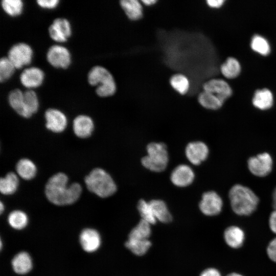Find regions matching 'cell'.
Instances as JSON below:
<instances>
[{
    "mask_svg": "<svg viewBox=\"0 0 276 276\" xmlns=\"http://www.w3.org/2000/svg\"><path fill=\"white\" fill-rule=\"evenodd\" d=\"M68 178L64 173L52 176L45 187V194L51 203L57 205L71 204L76 202L82 193V187L77 182L68 186Z\"/></svg>",
    "mask_w": 276,
    "mask_h": 276,
    "instance_id": "1",
    "label": "cell"
},
{
    "mask_svg": "<svg viewBox=\"0 0 276 276\" xmlns=\"http://www.w3.org/2000/svg\"><path fill=\"white\" fill-rule=\"evenodd\" d=\"M231 205L239 215H249L256 209L259 199L250 189L240 185L234 186L229 192Z\"/></svg>",
    "mask_w": 276,
    "mask_h": 276,
    "instance_id": "2",
    "label": "cell"
},
{
    "mask_svg": "<svg viewBox=\"0 0 276 276\" xmlns=\"http://www.w3.org/2000/svg\"><path fill=\"white\" fill-rule=\"evenodd\" d=\"M87 189L101 198L113 195L117 185L111 175L104 169L96 168L92 170L84 179Z\"/></svg>",
    "mask_w": 276,
    "mask_h": 276,
    "instance_id": "3",
    "label": "cell"
},
{
    "mask_svg": "<svg viewBox=\"0 0 276 276\" xmlns=\"http://www.w3.org/2000/svg\"><path fill=\"white\" fill-rule=\"evenodd\" d=\"M87 81L90 85L97 86L96 93L100 97H111L117 91V83L113 76L103 66L91 67L87 74Z\"/></svg>",
    "mask_w": 276,
    "mask_h": 276,
    "instance_id": "4",
    "label": "cell"
},
{
    "mask_svg": "<svg viewBox=\"0 0 276 276\" xmlns=\"http://www.w3.org/2000/svg\"><path fill=\"white\" fill-rule=\"evenodd\" d=\"M147 154L141 159V164L147 169L155 172H161L167 167L169 155L166 144L152 142L146 148Z\"/></svg>",
    "mask_w": 276,
    "mask_h": 276,
    "instance_id": "5",
    "label": "cell"
},
{
    "mask_svg": "<svg viewBox=\"0 0 276 276\" xmlns=\"http://www.w3.org/2000/svg\"><path fill=\"white\" fill-rule=\"evenodd\" d=\"M32 57V49L25 42H18L13 44L9 49L7 54V57L17 69L29 64Z\"/></svg>",
    "mask_w": 276,
    "mask_h": 276,
    "instance_id": "6",
    "label": "cell"
},
{
    "mask_svg": "<svg viewBox=\"0 0 276 276\" xmlns=\"http://www.w3.org/2000/svg\"><path fill=\"white\" fill-rule=\"evenodd\" d=\"M46 58L49 64L56 68H66L71 62L70 51L64 46L59 44H54L49 47Z\"/></svg>",
    "mask_w": 276,
    "mask_h": 276,
    "instance_id": "7",
    "label": "cell"
},
{
    "mask_svg": "<svg viewBox=\"0 0 276 276\" xmlns=\"http://www.w3.org/2000/svg\"><path fill=\"white\" fill-rule=\"evenodd\" d=\"M222 205L221 197L213 191L204 193L199 203V208L201 213L208 216H215L219 214Z\"/></svg>",
    "mask_w": 276,
    "mask_h": 276,
    "instance_id": "8",
    "label": "cell"
},
{
    "mask_svg": "<svg viewBox=\"0 0 276 276\" xmlns=\"http://www.w3.org/2000/svg\"><path fill=\"white\" fill-rule=\"evenodd\" d=\"M272 160L267 153H263L250 157L248 160V167L255 175L260 177L267 175L271 171Z\"/></svg>",
    "mask_w": 276,
    "mask_h": 276,
    "instance_id": "9",
    "label": "cell"
},
{
    "mask_svg": "<svg viewBox=\"0 0 276 276\" xmlns=\"http://www.w3.org/2000/svg\"><path fill=\"white\" fill-rule=\"evenodd\" d=\"M49 34L52 40L58 42L66 41L72 34L69 21L62 17L54 19L48 28Z\"/></svg>",
    "mask_w": 276,
    "mask_h": 276,
    "instance_id": "10",
    "label": "cell"
},
{
    "mask_svg": "<svg viewBox=\"0 0 276 276\" xmlns=\"http://www.w3.org/2000/svg\"><path fill=\"white\" fill-rule=\"evenodd\" d=\"M209 150L207 145L201 141L189 143L185 148V155L192 165L197 166L208 157Z\"/></svg>",
    "mask_w": 276,
    "mask_h": 276,
    "instance_id": "11",
    "label": "cell"
},
{
    "mask_svg": "<svg viewBox=\"0 0 276 276\" xmlns=\"http://www.w3.org/2000/svg\"><path fill=\"white\" fill-rule=\"evenodd\" d=\"M195 173L192 168L186 164L176 166L172 171L170 180L175 186L179 188L187 187L192 183Z\"/></svg>",
    "mask_w": 276,
    "mask_h": 276,
    "instance_id": "12",
    "label": "cell"
},
{
    "mask_svg": "<svg viewBox=\"0 0 276 276\" xmlns=\"http://www.w3.org/2000/svg\"><path fill=\"white\" fill-rule=\"evenodd\" d=\"M45 126L49 130L55 133H60L66 127L67 121L65 115L55 108H49L44 113Z\"/></svg>",
    "mask_w": 276,
    "mask_h": 276,
    "instance_id": "13",
    "label": "cell"
},
{
    "mask_svg": "<svg viewBox=\"0 0 276 276\" xmlns=\"http://www.w3.org/2000/svg\"><path fill=\"white\" fill-rule=\"evenodd\" d=\"M203 90L217 96L223 103L232 95V89L229 85L220 79H211L204 82Z\"/></svg>",
    "mask_w": 276,
    "mask_h": 276,
    "instance_id": "14",
    "label": "cell"
},
{
    "mask_svg": "<svg viewBox=\"0 0 276 276\" xmlns=\"http://www.w3.org/2000/svg\"><path fill=\"white\" fill-rule=\"evenodd\" d=\"M44 74L41 69L31 66L24 69L19 75L20 83L28 89L36 88L43 82Z\"/></svg>",
    "mask_w": 276,
    "mask_h": 276,
    "instance_id": "15",
    "label": "cell"
},
{
    "mask_svg": "<svg viewBox=\"0 0 276 276\" xmlns=\"http://www.w3.org/2000/svg\"><path fill=\"white\" fill-rule=\"evenodd\" d=\"M38 107L36 93L33 89H27L24 91L21 107L17 114L22 117L29 118L37 112Z\"/></svg>",
    "mask_w": 276,
    "mask_h": 276,
    "instance_id": "16",
    "label": "cell"
},
{
    "mask_svg": "<svg viewBox=\"0 0 276 276\" xmlns=\"http://www.w3.org/2000/svg\"><path fill=\"white\" fill-rule=\"evenodd\" d=\"M73 128L75 135L82 139L89 137L94 129L92 119L85 114L77 116L73 121Z\"/></svg>",
    "mask_w": 276,
    "mask_h": 276,
    "instance_id": "17",
    "label": "cell"
},
{
    "mask_svg": "<svg viewBox=\"0 0 276 276\" xmlns=\"http://www.w3.org/2000/svg\"><path fill=\"white\" fill-rule=\"evenodd\" d=\"M80 242L85 251L92 252L99 248L101 245V237L99 233L95 229L86 228L81 232Z\"/></svg>",
    "mask_w": 276,
    "mask_h": 276,
    "instance_id": "18",
    "label": "cell"
},
{
    "mask_svg": "<svg viewBox=\"0 0 276 276\" xmlns=\"http://www.w3.org/2000/svg\"><path fill=\"white\" fill-rule=\"evenodd\" d=\"M119 4L129 20L137 21L143 17L144 7L141 0H121Z\"/></svg>",
    "mask_w": 276,
    "mask_h": 276,
    "instance_id": "19",
    "label": "cell"
},
{
    "mask_svg": "<svg viewBox=\"0 0 276 276\" xmlns=\"http://www.w3.org/2000/svg\"><path fill=\"white\" fill-rule=\"evenodd\" d=\"M224 238L229 246L237 248L243 245L245 234L241 228L237 226H231L225 230Z\"/></svg>",
    "mask_w": 276,
    "mask_h": 276,
    "instance_id": "20",
    "label": "cell"
},
{
    "mask_svg": "<svg viewBox=\"0 0 276 276\" xmlns=\"http://www.w3.org/2000/svg\"><path fill=\"white\" fill-rule=\"evenodd\" d=\"M149 203L157 221L168 223L172 221V215L163 200L153 199L149 201Z\"/></svg>",
    "mask_w": 276,
    "mask_h": 276,
    "instance_id": "21",
    "label": "cell"
},
{
    "mask_svg": "<svg viewBox=\"0 0 276 276\" xmlns=\"http://www.w3.org/2000/svg\"><path fill=\"white\" fill-rule=\"evenodd\" d=\"M273 103V97L270 90L267 88L258 89L252 98L253 105L261 110L270 108Z\"/></svg>",
    "mask_w": 276,
    "mask_h": 276,
    "instance_id": "22",
    "label": "cell"
},
{
    "mask_svg": "<svg viewBox=\"0 0 276 276\" xmlns=\"http://www.w3.org/2000/svg\"><path fill=\"white\" fill-rule=\"evenodd\" d=\"M12 265L16 273L21 274H26L32 269V260L28 253L24 251L20 252L13 258Z\"/></svg>",
    "mask_w": 276,
    "mask_h": 276,
    "instance_id": "23",
    "label": "cell"
},
{
    "mask_svg": "<svg viewBox=\"0 0 276 276\" xmlns=\"http://www.w3.org/2000/svg\"><path fill=\"white\" fill-rule=\"evenodd\" d=\"M17 174L25 180L33 179L37 173L35 164L30 159L22 158L18 161L16 165Z\"/></svg>",
    "mask_w": 276,
    "mask_h": 276,
    "instance_id": "24",
    "label": "cell"
},
{
    "mask_svg": "<svg viewBox=\"0 0 276 276\" xmlns=\"http://www.w3.org/2000/svg\"><path fill=\"white\" fill-rule=\"evenodd\" d=\"M125 246L134 255L142 256L147 252L151 246V242L149 239L144 240L128 238L125 243Z\"/></svg>",
    "mask_w": 276,
    "mask_h": 276,
    "instance_id": "25",
    "label": "cell"
},
{
    "mask_svg": "<svg viewBox=\"0 0 276 276\" xmlns=\"http://www.w3.org/2000/svg\"><path fill=\"white\" fill-rule=\"evenodd\" d=\"M171 87L181 95H187L190 88V82L188 77L183 73H175L170 78Z\"/></svg>",
    "mask_w": 276,
    "mask_h": 276,
    "instance_id": "26",
    "label": "cell"
},
{
    "mask_svg": "<svg viewBox=\"0 0 276 276\" xmlns=\"http://www.w3.org/2000/svg\"><path fill=\"white\" fill-rule=\"evenodd\" d=\"M197 101L201 106L210 110H217L224 103L215 95L203 90L199 93Z\"/></svg>",
    "mask_w": 276,
    "mask_h": 276,
    "instance_id": "27",
    "label": "cell"
},
{
    "mask_svg": "<svg viewBox=\"0 0 276 276\" xmlns=\"http://www.w3.org/2000/svg\"><path fill=\"white\" fill-rule=\"evenodd\" d=\"M19 185L17 175L12 172L8 173L0 179V191L4 195H11L17 190Z\"/></svg>",
    "mask_w": 276,
    "mask_h": 276,
    "instance_id": "28",
    "label": "cell"
},
{
    "mask_svg": "<svg viewBox=\"0 0 276 276\" xmlns=\"http://www.w3.org/2000/svg\"><path fill=\"white\" fill-rule=\"evenodd\" d=\"M241 70L239 61L234 57H228L221 64L220 71L224 77L234 79L238 76Z\"/></svg>",
    "mask_w": 276,
    "mask_h": 276,
    "instance_id": "29",
    "label": "cell"
},
{
    "mask_svg": "<svg viewBox=\"0 0 276 276\" xmlns=\"http://www.w3.org/2000/svg\"><path fill=\"white\" fill-rule=\"evenodd\" d=\"M151 234V224L141 219L130 232L128 238L149 239Z\"/></svg>",
    "mask_w": 276,
    "mask_h": 276,
    "instance_id": "30",
    "label": "cell"
},
{
    "mask_svg": "<svg viewBox=\"0 0 276 276\" xmlns=\"http://www.w3.org/2000/svg\"><path fill=\"white\" fill-rule=\"evenodd\" d=\"M250 47L253 51L263 56H267L270 52L269 42L264 37L259 35H255L252 37Z\"/></svg>",
    "mask_w": 276,
    "mask_h": 276,
    "instance_id": "31",
    "label": "cell"
},
{
    "mask_svg": "<svg viewBox=\"0 0 276 276\" xmlns=\"http://www.w3.org/2000/svg\"><path fill=\"white\" fill-rule=\"evenodd\" d=\"M137 209L141 217V219L148 222L151 225L156 223L157 220L154 216L149 201L148 202L144 199L140 200L137 203Z\"/></svg>",
    "mask_w": 276,
    "mask_h": 276,
    "instance_id": "32",
    "label": "cell"
},
{
    "mask_svg": "<svg viewBox=\"0 0 276 276\" xmlns=\"http://www.w3.org/2000/svg\"><path fill=\"white\" fill-rule=\"evenodd\" d=\"M8 222L10 226L17 229L24 228L28 223V217L25 213L20 210L12 211L8 216Z\"/></svg>",
    "mask_w": 276,
    "mask_h": 276,
    "instance_id": "33",
    "label": "cell"
},
{
    "mask_svg": "<svg viewBox=\"0 0 276 276\" xmlns=\"http://www.w3.org/2000/svg\"><path fill=\"white\" fill-rule=\"evenodd\" d=\"M1 7L4 12L11 16H16L20 14L23 9L21 0H2Z\"/></svg>",
    "mask_w": 276,
    "mask_h": 276,
    "instance_id": "34",
    "label": "cell"
},
{
    "mask_svg": "<svg viewBox=\"0 0 276 276\" xmlns=\"http://www.w3.org/2000/svg\"><path fill=\"white\" fill-rule=\"evenodd\" d=\"M16 68L7 57L0 59V81L3 82L9 79L13 74Z\"/></svg>",
    "mask_w": 276,
    "mask_h": 276,
    "instance_id": "35",
    "label": "cell"
},
{
    "mask_svg": "<svg viewBox=\"0 0 276 276\" xmlns=\"http://www.w3.org/2000/svg\"><path fill=\"white\" fill-rule=\"evenodd\" d=\"M24 92L18 88L11 90L8 94V100L10 107L17 113L23 98Z\"/></svg>",
    "mask_w": 276,
    "mask_h": 276,
    "instance_id": "36",
    "label": "cell"
},
{
    "mask_svg": "<svg viewBox=\"0 0 276 276\" xmlns=\"http://www.w3.org/2000/svg\"><path fill=\"white\" fill-rule=\"evenodd\" d=\"M267 253L269 258L276 262V238L270 242L267 248Z\"/></svg>",
    "mask_w": 276,
    "mask_h": 276,
    "instance_id": "37",
    "label": "cell"
},
{
    "mask_svg": "<svg viewBox=\"0 0 276 276\" xmlns=\"http://www.w3.org/2000/svg\"><path fill=\"white\" fill-rule=\"evenodd\" d=\"M37 5L41 8L53 9L57 7L59 3V0H37Z\"/></svg>",
    "mask_w": 276,
    "mask_h": 276,
    "instance_id": "38",
    "label": "cell"
},
{
    "mask_svg": "<svg viewBox=\"0 0 276 276\" xmlns=\"http://www.w3.org/2000/svg\"><path fill=\"white\" fill-rule=\"evenodd\" d=\"M199 276H221V274L218 270L211 267L203 270Z\"/></svg>",
    "mask_w": 276,
    "mask_h": 276,
    "instance_id": "39",
    "label": "cell"
},
{
    "mask_svg": "<svg viewBox=\"0 0 276 276\" xmlns=\"http://www.w3.org/2000/svg\"><path fill=\"white\" fill-rule=\"evenodd\" d=\"M269 226L273 233L276 234V210L270 214L269 220Z\"/></svg>",
    "mask_w": 276,
    "mask_h": 276,
    "instance_id": "40",
    "label": "cell"
},
{
    "mask_svg": "<svg viewBox=\"0 0 276 276\" xmlns=\"http://www.w3.org/2000/svg\"><path fill=\"white\" fill-rule=\"evenodd\" d=\"M224 0H207L206 3L207 5L212 8H219L224 3Z\"/></svg>",
    "mask_w": 276,
    "mask_h": 276,
    "instance_id": "41",
    "label": "cell"
},
{
    "mask_svg": "<svg viewBox=\"0 0 276 276\" xmlns=\"http://www.w3.org/2000/svg\"><path fill=\"white\" fill-rule=\"evenodd\" d=\"M141 2L143 5L150 7L156 4L158 0H141Z\"/></svg>",
    "mask_w": 276,
    "mask_h": 276,
    "instance_id": "42",
    "label": "cell"
},
{
    "mask_svg": "<svg viewBox=\"0 0 276 276\" xmlns=\"http://www.w3.org/2000/svg\"><path fill=\"white\" fill-rule=\"evenodd\" d=\"M272 205L274 210H276V188L274 189L272 195Z\"/></svg>",
    "mask_w": 276,
    "mask_h": 276,
    "instance_id": "43",
    "label": "cell"
},
{
    "mask_svg": "<svg viewBox=\"0 0 276 276\" xmlns=\"http://www.w3.org/2000/svg\"><path fill=\"white\" fill-rule=\"evenodd\" d=\"M227 276H243V275L237 273H232L228 274Z\"/></svg>",
    "mask_w": 276,
    "mask_h": 276,
    "instance_id": "44",
    "label": "cell"
},
{
    "mask_svg": "<svg viewBox=\"0 0 276 276\" xmlns=\"http://www.w3.org/2000/svg\"><path fill=\"white\" fill-rule=\"evenodd\" d=\"M4 210V206L3 204V203L2 202H1V203H0V211H1V213H2L3 211Z\"/></svg>",
    "mask_w": 276,
    "mask_h": 276,
    "instance_id": "45",
    "label": "cell"
}]
</instances>
